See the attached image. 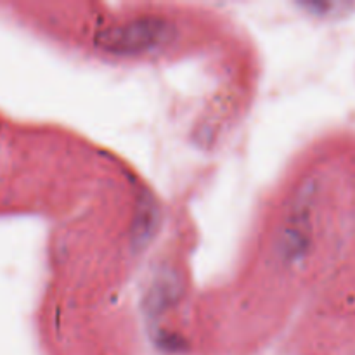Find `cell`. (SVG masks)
<instances>
[{"label": "cell", "instance_id": "obj_1", "mask_svg": "<svg viewBox=\"0 0 355 355\" xmlns=\"http://www.w3.org/2000/svg\"><path fill=\"white\" fill-rule=\"evenodd\" d=\"M172 33L173 26L162 17H139L104 30L97 37V45L114 54H139L168 42Z\"/></svg>", "mask_w": 355, "mask_h": 355}, {"label": "cell", "instance_id": "obj_2", "mask_svg": "<svg viewBox=\"0 0 355 355\" xmlns=\"http://www.w3.org/2000/svg\"><path fill=\"white\" fill-rule=\"evenodd\" d=\"M179 279L175 277V274H166L163 272L162 276L156 277V281L153 283L151 290L148 293V300L146 305L151 312H162L166 307L173 304L179 297Z\"/></svg>", "mask_w": 355, "mask_h": 355}]
</instances>
